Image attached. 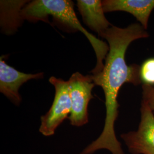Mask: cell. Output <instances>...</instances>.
<instances>
[{
	"label": "cell",
	"instance_id": "6da1fadb",
	"mask_svg": "<svg viewBox=\"0 0 154 154\" xmlns=\"http://www.w3.org/2000/svg\"><path fill=\"white\" fill-rule=\"evenodd\" d=\"M149 34L143 26L134 23L126 28L112 25L103 34L109 46L102 71L93 75L95 85L100 86L105 94L106 114L103 131L99 137L88 146L81 154H93L102 149L112 154H125L121 144L116 137L114 126L118 116V96L125 83L138 86L142 83L140 66L137 64L128 65L125 60L126 51L134 41L146 38Z\"/></svg>",
	"mask_w": 154,
	"mask_h": 154
},
{
	"label": "cell",
	"instance_id": "7a4b0ae2",
	"mask_svg": "<svg viewBox=\"0 0 154 154\" xmlns=\"http://www.w3.org/2000/svg\"><path fill=\"white\" fill-rule=\"evenodd\" d=\"M74 4L70 0H33L29 1L21 11L23 20L29 22H49V18H53V25L69 33L81 32L87 37L93 48L97 57V64L91 71L96 75L102 71L104 60L109 51V46L103 41L83 28L77 18L74 8Z\"/></svg>",
	"mask_w": 154,
	"mask_h": 154
},
{
	"label": "cell",
	"instance_id": "3957f363",
	"mask_svg": "<svg viewBox=\"0 0 154 154\" xmlns=\"http://www.w3.org/2000/svg\"><path fill=\"white\" fill-rule=\"evenodd\" d=\"M49 82L55 88V97L49 110L41 118L39 131L45 137L53 135L56 129L69 118L72 111V101L68 81L55 77L50 78Z\"/></svg>",
	"mask_w": 154,
	"mask_h": 154
},
{
	"label": "cell",
	"instance_id": "277c9868",
	"mask_svg": "<svg viewBox=\"0 0 154 154\" xmlns=\"http://www.w3.org/2000/svg\"><path fill=\"white\" fill-rule=\"evenodd\" d=\"M72 101V111L69 117L73 126L81 127L88 122V105L93 99V88L95 86L93 75H83L75 72L68 81Z\"/></svg>",
	"mask_w": 154,
	"mask_h": 154
},
{
	"label": "cell",
	"instance_id": "5b68a950",
	"mask_svg": "<svg viewBox=\"0 0 154 154\" xmlns=\"http://www.w3.org/2000/svg\"><path fill=\"white\" fill-rule=\"evenodd\" d=\"M122 139L132 154H154V114L142 102L138 129L122 134Z\"/></svg>",
	"mask_w": 154,
	"mask_h": 154
},
{
	"label": "cell",
	"instance_id": "8992f818",
	"mask_svg": "<svg viewBox=\"0 0 154 154\" xmlns=\"http://www.w3.org/2000/svg\"><path fill=\"white\" fill-rule=\"evenodd\" d=\"M4 56L0 59V91L13 103L20 105L22 98L19 89L25 83L31 79H41L44 77L43 72L37 74H27L19 72L9 66L4 60Z\"/></svg>",
	"mask_w": 154,
	"mask_h": 154
},
{
	"label": "cell",
	"instance_id": "52a82bcc",
	"mask_svg": "<svg viewBox=\"0 0 154 154\" xmlns=\"http://www.w3.org/2000/svg\"><path fill=\"white\" fill-rule=\"evenodd\" d=\"M102 5L105 13L121 11L132 14L147 30L154 9V0H104Z\"/></svg>",
	"mask_w": 154,
	"mask_h": 154
},
{
	"label": "cell",
	"instance_id": "ba28073f",
	"mask_svg": "<svg viewBox=\"0 0 154 154\" xmlns=\"http://www.w3.org/2000/svg\"><path fill=\"white\" fill-rule=\"evenodd\" d=\"M77 6L85 25L102 38L112 25L105 17L102 1L78 0Z\"/></svg>",
	"mask_w": 154,
	"mask_h": 154
},
{
	"label": "cell",
	"instance_id": "9c48e42d",
	"mask_svg": "<svg viewBox=\"0 0 154 154\" xmlns=\"http://www.w3.org/2000/svg\"><path fill=\"white\" fill-rule=\"evenodd\" d=\"M30 1H1V28L6 35L16 33L24 21L21 16L23 8Z\"/></svg>",
	"mask_w": 154,
	"mask_h": 154
},
{
	"label": "cell",
	"instance_id": "30bf717a",
	"mask_svg": "<svg viewBox=\"0 0 154 154\" xmlns=\"http://www.w3.org/2000/svg\"><path fill=\"white\" fill-rule=\"evenodd\" d=\"M140 75L143 84L154 85V58L144 61L140 66Z\"/></svg>",
	"mask_w": 154,
	"mask_h": 154
},
{
	"label": "cell",
	"instance_id": "8fae6325",
	"mask_svg": "<svg viewBox=\"0 0 154 154\" xmlns=\"http://www.w3.org/2000/svg\"><path fill=\"white\" fill-rule=\"evenodd\" d=\"M142 102L149 106L154 114V87L142 85Z\"/></svg>",
	"mask_w": 154,
	"mask_h": 154
}]
</instances>
